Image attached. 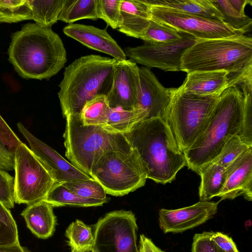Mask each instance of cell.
I'll return each mask as SVG.
<instances>
[{
	"instance_id": "42",
	"label": "cell",
	"mask_w": 252,
	"mask_h": 252,
	"mask_svg": "<svg viewBox=\"0 0 252 252\" xmlns=\"http://www.w3.org/2000/svg\"><path fill=\"white\" fill-rule=\"evenodd\" d=\"M14 168V154L0 142V169L8 171Z\"/></svg>"
},
{
	"instance_id": "13",
	"label": "cell",
	"mask_w": 252,
	"mask_h": 252,
	"mask_svg": "<svg viewBox=\"0 0 252 252\" xmlns=\"http://www.w3.org/2000/svg\"><path fill=\"white\" fill-rule=\"evenodd\" d=\"M17 127L29 143L31 150L50 173L55 183L88 180L92 178L33 135L22 122L18 123Z\"/></svg>"
},
{
	"instance_id": "35",
	"label": "cell",
	"mask_w": 252,
	"mask_h": 252,
	"mask_svg": "<svg viewBox=\"0 0 252 252\" xmlns=\"http://www.w3.org/2000/svg\"><path fill=\"white\" fill-rule=\"evenodd\" d=\"M250 148L252 147L244 143L238 134L235 135L226 142L219 155L212 162H216L226 168Z\"/></svg>"
},
{
	"instance_id": "1",
	"label": "cell",
	"mask_w": 252,
	"mask_h": 252,
	"mask_svg": "<svg viewBox=\"0 0 252 252\" xmlns=\"http://www.w3.org/2000/svg\"><path fill=\"white\" fill-rule=\"evenodd\" d=\"M7 54L15 70L25 79H49L67 61L59 35L35 23L25 24L12 33Z\"/></svg>"
},
{
	"instance_id": "21",
	"label": "cell",
	"mask_w": 252,
	"mask_h": 252,
	"mask_svg": "<svg viewBox=\"0 0 252 252\" xmlns=\"http://www.w3.org/2000/svg\"><path fill=\"white\" fill-rule=\"evenodd\" d=\"M21 215L28 228L39 238H48L55 231L57 220L53 207L44 200L28 205Z\"/></svg>"
},
{
	"instance_id": "24",
	"label": "cell",
	"mask_w": 252,
	"mask_h": 252,
	"mask_svg": "<svg viewBox=\"0 0 252 252\" xmlns=\"http://www.w3.org/2000/svg\"><path fill=\"white\" fill-rule=\"evenodd\" d=\"M200 176L199 188L200 201H209L218 196L222 189L226 179V168L211 162L202 167L197 172Z\"/></svg>"
},
{
	"instance_id": "19",
	"label": "cell",
	"mask_w": 252,
	"mask_h": 252,
	"mask_svg": "<svg viewBox=\"0 0 252 252\" xmlns=\"http://www.w3.org/2000/svg\"><path fill=\"white\" fill-rule=\"evenodd\" d=\"M228 74L223 70L191 72L178 88L200 95H220L229 88Z\"/></svg>"
},
{
	"instance_id": "27",
	"label": "cell",
	"mask_w": 252,
	"mask_h": 252,
	"mask_svg": "<svg viewBox=\"0 0 252 252\" xmlns=\"http://www.w3.org/2000/svg\"><path fill=\"white\" fill-rule=\"evenodd\" d=\"M32 19L39 26L46 28L59 21L64 0H29Z\"/></svg>"
},
{
	"instance_id": "32",
	"label": "cell",
	"mask_w": 252,
	"mask_h": 252,
	"mask_svg": "<svg viewBox=\"0 0 252 252\" xmlns=\"http://www.w3.org/2000/svg\"><path fill=\"white\" fill-rule=\"evenodd\" d=\"M182 37V32L174 28L151 20L140 39L144 42L158 44L175 41Z\"/></svg>"
},
{
	"instance_id": "40",
	"label": "cell",
	"mask_w": 252,
	"mask_h": 252,
	"mask_svg": "<svg viewBox=\"0 0 252 252\" xmlns=\"http://www.w3.org/2000/svg\"><path fill=\"white\" fill-rule=\"evenodd\" d=\"M0 142L14 154L22 141L0 115Z\"/></svg>"
},
{
	"instance_id": "11",
	"label": "cell",
	"mask_w": 252,
	"mask_h": 252,
	"mask_svg": "<svg viewBox=\"0 0 252 252\" xmlns=\"http://www.w3.org/2000/svg\"><path fill=\"white\" fill-rule=\"evenodd\" d=\"M151 20L187 33L198 40L223 38L245 34L221 20L186 14L170 8L151 6Z\"/></svg>"
},
{
	"instance_id": "43",
	"label": "cell",
	"mask_w": 252,
	"mask_h": 252,
	"mask_svg": "<svg viewBox=\"0 0 252 252\" xmlns=\"http://www.w3.org/2000/svg\"><path fill=\"white\" fill-rule=\"evenodd\" d=\"M139 252H164L144 234L140 235Z\"/></svg>"
},
{
	"instance_id": "18",
	"label": "cell",
	"mask_w": 252,
	"mask_h": 252,
	"mask_svg": "<svg viewBox=\"0 0 252 252\" xmlns=\"http://www.w3.org/2000/svg\"><path fill=\"white\" fill-rule=\"evenodd\" d=\"M63 33L84 46L108 54L117 60H125L126 56L124 50L110 35L106 29L79 24L65 26Z\"/></svg>"
},
{
	"instance_id": "8",
	"label": "cell",
	"mask_w": 252,
	"mask_h": 252,
	"mask_svg": "<svg viewBox=\"0 0 252 252\" xmlns=\"http://www.w3.org/2000/svg\"><path fill=\"white\" fill-rule=\"evenodd\" d=\"M90 176L97 181L106 194L123 196L145 185L146 174L136 151L125 154L111 152L94 165Z\"/></svg>"
},
{
	"instance_id": "45",
	"label": "cell",
	"mask_w": 252,
	"mask_h": 252,
	"mask_svg": "<svg viewBox=\"0 0 252 252\" xmlns=\"http://www.w3.org/2000/svg\"><path fill=\"white\" fill-rule=\"evenodd\" d=\"M0 252H30L20 245V243L6 246H0Z\"/></svg>"
},
{
	"instance_id": "28",
	"label": "cell",
	"mask_w": 252,
	"mask_h": 252,
	"mask_svg": "<svg viewBox=\"0 0 252 252\" xmlns=\"http://www.w3.org/2000/svg\"><path fill=\"white\" fill-rule=\"evenodd\" d=\"M71 252H92L94 243L92 228L82 220L71 222L65 231Z\"/></svg>"
},
{
	"instance_id": "46",
	"label": "cell",
	"mask_w": 252,
	"mask_h": 252,
	"mask_svg": "<svg viewBox=\"0 0 252 252\" xmlns=\"http://www.w3.org/2000/svg\"><path fill=\"white\" fill-rule=\"evenodd\" d=\"M92 252H94V251H92Z\"/></svg>"
},
{
	"instance_id": "10",
	"label": "cell",
	"mask_w": 252,
	"mask_h": 252,
	"mask_svg": "<svg viewBox=\"0 0 252 252\" xmlns=\"http://www.w3.org/2000/svg\"><path fill=\"white\" fill-rule=\"evenodd\" d=\"M94 252H139L138 226L130 211L107 213L93 225Z\"/></svg>"
},
{
	"instance_id": "16",
	"label": "cell",
	"mask_w": 252,
	"mask_h": 252,
	"mask_svg": "<svg viewBox=\"0 0 252 252\" xmlns=\"http://www.w3.org/2000/svg\"><path fill=\"white\" fill-rule=\"evenodd\" d=\"M138 71L140 89L137 106L147 112L146 119H164L174 88L164 87L149 68L139 67Z\"/></svg>"
},
{
	"instance_id": "44",
	"label": "cell",
	"mask_w": 252,
	"mask_h": 252,
	"mask_svg": "<svg viewBox=\"0 0 252 252\" xmlns=\"http://www.w3.org/2000/svg\"><path fill=\"white\" fill-rule=\"evenodd\" d=\"M228 1L231 6L242 15H245V8L247 5H252V0H228Z\"/></svg>"
},
{
	"instance_id": "22",
	"label": "cell",
	"mask_w": 252,
	"mask_h": 252,
	"mask_svg": "<svg viewBox=\"0 0 252 252\" xmlns=\"http://www.w3.org/2000/svg\"><path fill=\"white\" fill-rule=\"evenodd\" d=\"M150 6L170 8L186 14L222 21L221 13L210 0H143Z\"/></svg>"
},
{
	"instance_id": "30",
	"label": "cell",
	"mask_w": 252,
	"mask_h": 252,
	"mask_svg": "<svg viewBox=\"0 0 252 252\" xmlns=\"http://www.w3.org/2000/svg\"><path fill=\"white\" fill-rule=\"evenodd\" d=\"M32 19L29 0H0V23H15Z\"/></svg>"
},
{
	"instance_id": "15",
	"label": "cell",
	"mask_w": 252,
	"mask_h": 252,
	"mask_svg": "<svg viewBox=\"0 0 252 252\" xmlns=\"http://www.w3.org/2000/svg\"><path fill=\"white\" fill-rule=\"evenodd\" d=\"M220 201H200L182 208L161 209L158 213L159 226L164 233L183 232L193 228L217 213Z\"/></svg>"
},
{
	"instance_id": "6",
	"label": "cell",
	"mask_w": 252,
	"mask_h": 252,
	"mask_svg": "<svg viewBox=\"0 0 252 252\" xmlns=\"http://www.w3.org/2000/svg\"><path fill=\"white\" fill-rule=\"evenodd\" d=\"M65 118V156L73 165L89 176L104 154L111 152L128 154L133 150L125 134L109 132L99 126H83L79 115Z\"/></svg>"
},
{
	"instance_id": "41",
	"label": "cell",
	"mask_w": 252,
	"mask_h": 252,
	"mask_svg": "<svg viewBox=\"0 0 252 252\" xmlns=\"http://www.w3.org/2000/svg\"><path fill=\"white\" fill-rule=\"evenodd\" d=\"M211 239L223 252H239L232 238L220 232H211Z\"/></svg>"
},
{
	"instance_id": "4",
	"label": "cell",
	"mask_w": 252,
	"mask_h": 252,
	"mask_svg": "<svg viewBox=\"0 0 252 252\" xmlns=\"http://www.w3.org/2000/svg\"><path fill=\"white\" fill-rule=\"evenodd\" d=\"M118 61L92 54L75 60L65 68L58 93L64 118L79 115L87 101L107 94Z\"/></svg>"
},
{
	"instance_id": "31",
	"label": "cell",
	"mask_w": 252,
	"mask_h": 252,
	"mask_svg": "<svg viewBox=\"0 0 252 252\" xmlns=\"http://www.w3.org/2000/svg\"><path fill=\"white\" fill-rule=\"evenodd\" d=\"M221 13L222 21L233 29L245 34L252 30V20L245 15L238 12L230 4L228 0H210Z\"/></svg>"
},
{
	"instance_id": "9",
	"label": "cell",
	"mask_w": 252,
	"mask_h": 252,
	"mask_svg": "<svg viewBox=\"0 0 252 252\" xmlns=\"http://www.w3.org/2000/svg\"><path fill=\"white\" fill-rule=\"evenodd\" d=\"M14 156L15 203L29 205L44 200L55 183L50 173L23 142Z\"/></svg>"
},
{
	"instance_id": "29",
	"label": "cell",
	"mask_w": 252,
	"mask_h": 252,
	"mask_svg": "<svg viewBox=\"0 0 252 252\" xmlns=\"http://www.w3.org/2000/svg\"><path fill=\"white\" fill-rule=\"evenodd\" d=\"M109 108L105 95H97L87 101L79 114L82 125L103 127L106 124Z\"/></svg>"
},
{
	"instance_id": "17",
	"label": "cell",
	"mask_w": 252,
	"mask_h": 252,
	"mask_svg": "<svg viewBox=\"0 0 252 252\" xmlns=\"http://www.w3.org/2000/svg\"><path fill=\"white\" fill-rule=\"evenodd\" d=\"M243 195L252 200V148H250L226 168L224 185L217 197L233 199Z\"/></svg>"
},
{
	"instance_id": "14",
	"label": "cell",
	"mask_w": 252,
	"mask_h": 252,
	"mask_svg": "<svg viewBox=\"0 0 252 252\" xmlns=\"http://www.w3.org/2000/svg\"><path fill=\"white\" fill-rule=\"evenodd\" d=\"M137 64L128 59L118 61L106 97L109 107L125 110L137 106L140 84Z\"/></svg>"
},
{
	"instance_id": "12",
	"label": "cell",
	"mask_w": 252,
	"mask_h": 252,
	"mask_svg": "<svg viewBox=\"0 0 252 252\" xmlns=\"http://www.w3.org/2000/svg\"><path fill=\"white\" fill-rule=\"evenodd\" d=\"M181 32L182 38L175 41L158 44L144 42L140 46L126 47L124 51L129 60L146 67L158 68L165 71H181L183 54L198 40L187 33Z\"/></svg>"
},
{
	"instance_id": "26",
	"label": "cell",
	"mask_w": 252,
	"mask_h": 252,
	"mask_svg": "<svg viewBox=\"0 0 252 252\" xmlns=\"http://www.w3.org/2000/svg\"><path fill=\"white\" fill-rule=\"evenodd\" d=\"M97 0H64L59 20L69 23L83 19L97 20Z\"/></svg>"
},
{
	"instance_id": "33",
	"label": "cell",
	"mask_w": 252,
	"mask_h": 252,
	"mask_svg": "<svg viewBox=\"0 0 252 252\" xmlns=\"http://www.w3.org/2000/svg\"><path fill=\"white\" fill-rule=\"evenodd\" d=\"M61 184L69 191L80 196L89 199L107 200L105 190L93 178Z\"/></svg>"
},
{
	"instance_id": "37",
	"label": "cell",
	"mask_w": 252,
	"mask_h": 252,
	"mask_svg": "<svg viewBox=\"0 0 252 252\" xmlns=\"http://www.w3.org/2000/svg\"><path fill=\"white\" fill-rule=\"evenodd\" d=\"M244 106L242 125L239 134L242 140L252 147V91L242 92Z\"/></svg>"
},
{
	"instance_id": "5",
	"label": "cell",
	"mask_w": 252,
	"mask_h": 252,
	"mask_svg": "<svg viewBox=\"0 0 252 252\" xmlns=\"http://www.w3.org/2000/svg\"><path fill=\"white\" fill-rule=\"evenodd\" d=\"M252 64V38L245 34L198 40L181 59V71H227L231 76Z\"/></svg>"
},
{
	"instance_id": "34",
	"label": "cell",
	"mask_w": 252,
	"mask_h": 252,
	"mask_svg": "<svg viewBox=\"0 0 252 252\" xmlns=\"http://www.w3.org/2000/svg\"><path fill=\"white\" fill-rule=\"evenodd\" d=\"M19 243L17 224L10 210L0 203V246Z\"/></svg>"
},
{
	"instance_id": "7",
	"label": "cell",
	"mask_w": 252,
	"mask_h": 252,
	"mask_svg": "<svg viewBox=\"0 0 252 252\" xmlns=\"http://www.w3.org/2000/svg\"><path fill=\"white\" fill-rule=\"evenodd\" d=\"M220 95H200L174 88L164 120L182 152L204 130Z\"/></svg>"
},
{
	"instance_id": "20",
	"label": "cell",
	"mask_w": 252,
	"mask_h": 252,
	"mask_svg": "<svg viewBox=\"0 0 252 252\" xmlns=\"http://www.w3.org/2000/svg\"><path fill=\"white\" fill-rule=\"evenodd\" d=\"M121 13L122 22L119 31L140 38L151 20V6L143 0H122Z\"/></svg>"
},
{
	"instance_id": "23",
	"label": "cell",
	"mask_w": 252,
	"mask_h": 252,
	"mask_svg": "<svg viewBox=\"0 0 252 252\" xmlns=\"http://www.w3.org/2000/svg\"><path fill=\"white\" fill-rule=\"evenodd\" d=\"M147 117V112L138 106L128 110L109 107L106 124L102 128L109 132L125 134Z\"/></svg>"
},
{
	"instance_id": "3",
	"label": "cell",
	"mask_w": 252,
	"mask_h": 252,
	"mask_svg": "<svg viewBox=\"0 0 252 252\" xmlns=\"http://www.w3.org/2000/svg\"><path fill=\"white\" fill-rule=\"evenodd\" d=\"M243 106V94L237 87H229L220 94L204 130L183 152L189 169L197 173L219 155L231 137L239 134Z\"/></svg>"
},
{
	"instance_id": "39",
	"label": "cell",
	"mask_w": 252,
	"mask_h": 252,
	"mask_svg": "<svg viewBox=\"0 0 252 252\" xmlns=\"http://www.w3.org/2000/svg\"><path fill=\"white\" fill-rule=\"evenodd\" d=\"M211 232L195 234L193 238L192 252H223L211 239Z\"/></svg>"
},
{
	"instance_id": "2",
	"label": "cell",
	"mask_w": 252,
	"mask_h": 252,
	"mask_svg": "<svg viewBox=\"0 0 252 252\" xmlns=\"http://www.w3.org/2000/svg\"><path fill=\"white\" fill-rule=\"evenodd\" d=\"M125 135L137 153L147 179L161 184L170 183L186 165L184 153L162 118L143 120Z\"/></svg>"
},
{
	"instance_id": "36",
	"label": "cell",
	"mask_w": 252,
	"mask_h": 252,
	"mask_svg": "<svg viewBox=\"0 0 252 252\" xmlns=\"http://www.w3.org/2000/svg\"><path fill=\"white\" fill-rule=\"evenodd\" d=\"M121 1L122 0H97L98 19L104 20L113 29H119L122 24Z\"/></svg>"
},
{
	"instance_id": "25",
	"label": "cell",
	"mask_w": 252,
	"mask_h": 252,
	"mask_svg": "<svg viewBox=\"0 0 252 252\" xmlns=\"http://www.w3.org/2000/svg\"><path fill=\"white\" fill-rule=\"evenodd\" d=\"M54 207L101 206L107 200L89 199L80 196L67 189L62 184L55 183L44 200Z\"/></svg>"
},
{
	"instance_id": "38",
	"label": "cell",
	"mask_w": 252,
	"mask_h": 252,
	"mask_svg": "<svg viewBox=\"0 0 252 252\" xmlns=\"http://www.w3.org/2000/svg\"><path fill=\"white\" fill-rule=\"evenodd\" d=\"M0 203L7 208L14 206V177L7 171L0 169Z\"/></svg>"
}]
</instances>
